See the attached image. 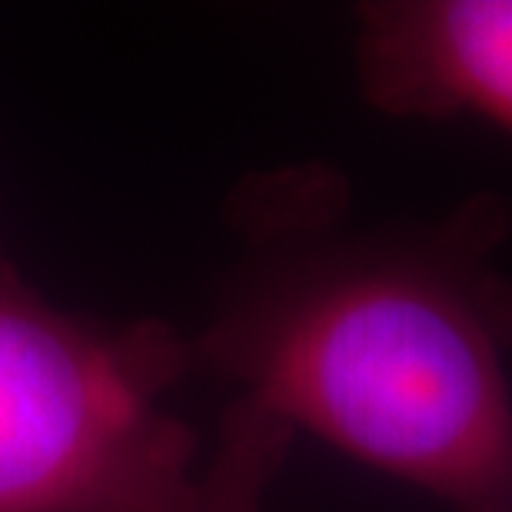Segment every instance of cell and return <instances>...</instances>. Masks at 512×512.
<instances>
[{
    "label": "cell",
    "instance_id": "obj_1",
    "mask_svg": "<svg viewBox=\"0 0 512 512\" xmlns=\"http://www.w3.org/2000/svg\"><path fill=\"white\" fill-rule=\"evenodd\" d=\"M240 260L193 370L439 512H512V207L473 193L370 220L326 163L250 173L227 200Z\"/></svg>",
    "mask_w": 512,
    "mask_h": 512
},
{
    "label": "cell",
    "instance_id": "obj_2",
    "mask_svg": "<svg viewBox=\"0 0 512 512\" xmlns=\"http://www.w3.org/2000/svg\"><path fill=\"white\" fill-rule=\"evenodd\" d=\"M190 373V333L70 313L0 243V512H193L207 459L170 403Z\"/></svg>",
    "mask_w": 512,
    "mask_h": 512
},
{
    "label": "cell",
    "instance_id": "obj_3",
    "mask_svg": "<svg viewBox=\"0 0 512 512\" xmlns=\"http://www.w3.org/2000/svg\"><path fill=\"white\" fill-rule=\"evenodd\" d=\"M360 97L393 120H479L512 140V0L356 7Z\"/></svg>",
    "mask_w": 512,
    "mask_h": 512
},
{
    "label": "cell",
    "instance_id": "obj_4",
    "mask_svg": "<svg viewBox=\"0 0 512 512\" xmlns=\"http://www.w3.org/2000/svg\"><path fill=\"white\" fill-rule=\"evenodd\" d=\"M296 433L266 409L233 399L220 416L213 453L203 463L193 512H266Z\"/></svg>",
    "mask_w": 512,
    "mask_h": 512
}]
</instances>
